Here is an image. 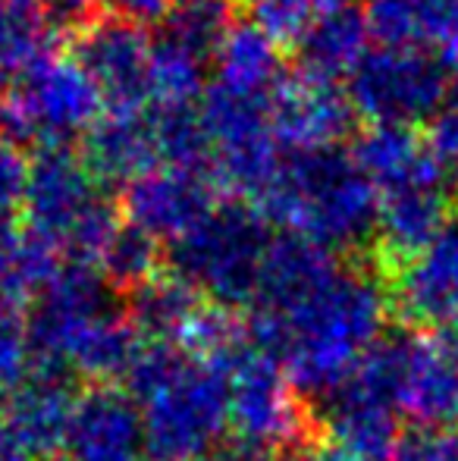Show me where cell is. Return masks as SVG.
Wrapping results in <instances>:
<instances>
[{
  "instance_id": "cell-1",
  "label": "cell",
  "mask_w": 458,
  "mask_h": 461,
  "mask_svg": "<svg viewBox=\"0 0 458 461\" xmlns=\"http://www.w3.org/2000/svg\"><path fill=\"white\" fill-rule=\"evenodd\" d=\"M264 211L320 249H352L377 232V188L346 148L283 151Z\"/></svg>"
},
{
  "instance_id": "cell-2",
  "label": "cell",
  "mask_w": 458,
  "mask_h": 461,
  "mask_svg": "<svg viewBox=\"0 0 458 461\" xmlns=\"http://www.w3.org/2000/svg\"><path fill=\"white\" fill-rule=\"evenodd\" d=\"M29 236L73 261L101 255L113 239L116 204L76 148H41L29 158L22 194Z\"/></svg>"
},
{
  "instance_id": "cell-3",
  "label": "cell",
  "mask_w": 458,
  "mask_h": 461,
  "mask_svg": "<svg viewBox=\"0 0 458 461\" xmlns=\"http://www.w3.org/2000/svg\"><path fill=\"white\" fill-rule=\"evenodd\" d=\"M101 113V95L79 60L50 50L19 69L10 79V92L0 97V129L16 145H35V151L73 148Z\"/></svg>"
},
{
  "instance_id": "cell-4",
  "label": "cell",
  "mask_w": 458,
  "mask_h": 461,
  "mask_svg": "<svg viewBox=\"0 0 458 461\" xmlns=\"http://www.w3.org/2000/svg\"><path fill=\"white\" fill-rule=\"evenodd\" d=\"M270 242L274 239L261 211H255L248 201H223L173 242L170 258L183 283L238 302L257 292Z\"/></svg>"
},
{
  "instance_id": "cell-5",
  "label": "cell",
  "mask_w": 458,
  "mask_h": 461,
  "mask_svg": "<svg viewBox=\"0 0 458 461\" xmlns=\"http://www.w3.org/2000/svg\"><path fill=\"white\" fill-rule=\"evenodd\" d=\"M276 314L286 321L289 355L311 374V367L343 365L348 355L367 339L380 314L373 283L358 270H339L333 264L305 295Z\"/></svg>"
},
{
  "instance_id": "cell-6",
  "label": "cell",
  "mask_w": 458,
  "mask_h": 461,
  "mask_svg": "<svg viewBox=\"0 0 458 461\" xmlns=\"http://www.w3.org/2000/svg\"><path fill=\"white\" fill-rule=\"evenodd\" d=\"M446 63L430 50L373 44L343 88L355 116L367 126L415 129L446 107L453 82Z\"/></svg>"
},
{
  "instance_id": "cell-7",
  "label": "cell",
  "mask_w": 458,
  "mask_h": 461,
  "mask_svg": "<svg viewBox=\"0 0 458 461\" xmlns=\"http://www.w3.org/2000/svg\"><path fill=\"white\" fill-rule=\"evenodd\" d=\"M198 113L214 148V179L261 198L283 160V148L270 129V97L236 92L211 79Z\"/></svg>"
},
{
  "instance_id": "cell-8",
  "label": "cell",
  "mask_w": 458,
  "mask_h": 461,
  "mask_svg": "<svg viewBox=\"0 0 458 461\" xmlns=\"http://www.w3.org/2000/svg\"><path fill=\"white\" fill-rule=\"evenodd\" d=\"M151 44L148 29L104 16L76 41V60L98 88L107 113H145L151 107Z\"/></svg>"
},
{
  "instance_id": "cell-9",
  "label": "cell",
  "mask_w": 458,
  "mask_h": 461,
  "mask_svg": "<svg viewBox=\"0 0 458 461\" xmlns=\"http://www.w3.org/2000/svg\"><path fill=\"white\" fill-rule=\"evenodd\" d=\"M355 110L346 88L301 73H286L270 97V129L283 151L343 148L355 129Z\"/></svg>"
},
{
  "instance_id": "cell-10",
  "label": "cell",
  "mask_w": 458,
  "mask_h": 461,
  "mask_svg": "<svg viewBox=\"0 0 458 461\" xmlns=\"http://www.w3.org/2000/svg\"><path fill=\"white\" fill-rule=\"evenodd\" d=\"M214 204V179L173 167H154L151 173L122 188V211L129 226L151 236L154 242L164 236L176 242Z\"/></svg>"
},
{
  "instance_id": "cell-11",
  "label": "cell",
  "mask_w": 458,
  "mask_h": 461,
  "mask_svg": "<svg viewBox=\"0 0 458 461\" xmlns=\"http://www.w3.org/2000/svg\"><path fill=\"white\" fill-rule=\"evenodd\" d=\"M154 411L148 420V443L164 458H185L211 443L220 424L223 399L217 380L198 374H176L154 389Z\"/></svg>"
},
{
  "instance_id": "cell-12",
  "label": "cell",
  "mask_w": 458,
  "mask_h": 461,
  "mask_svg": "<svg viewBox=\"0 0 458 461\" xmlns=\"http://www.w3.org/2000/svg\"><path fill=\"white\" fill-rule=\"evenodd\" d=\"M377 201L380 242L396 261L411 264L453 217L449 213V170L386 188L377 194Z\"/></svg>"
},
{
  "instance_id": "cell-13",
  "label": "cell",
  "mask_w": 458,
  "mask_h": 461,
  "mask_svg": "<svg viewBox=\"0 0 458 461\" xmlns=\"http://www.w3.org/2000/svg\"><path fill=\"white\" fill-rule=\"evenodd\" d=\"M361 10L377 44L458 60V0H367Z\"/></svg>"
},
{
  "instance_id": "cell-14",
  "label": "cell",
  "mask_w": 458,
  "mask_h": 461,
  "mask_svg": "<svg viewBox=\"0 0 458 461\" xmlns=\"http://www.w3.org/2000/svg\"><path fill=\"white\" fill-rule=\"evenodd\" d=\"M82 160L101 185H132L157 167L151 113H101L82 139Z\"/></svg>"
},
{
  "instance_id": "cell-15",
  "label": "cell",
  "mask_w": 458,
  "mask_h": 461,
  "mask_svg": "<svg viewBox=\"0 0 458 461\" xmlns=\"http://www.w3.org/2000/svg\"><path fill=\"white\" fill-rule=\"evenodd\" d=\"M367 50H371V29L364 10L355 4L327 6L314 16L311 29L295 48L299 60L295 73L343 86Z\"/></svg>"
},
{
  "instance_id": "cell-16",
  "label": "cell",
  "mask_w": 458,
  "mask_h": 461,
  "mask_svg": "<svg viewBox=\"0 0 458 461\" xmlns=\"http://www.w3.org/2000/svg\"><path fill=\"white\" fill-rule=\"evenodd\" d=\"M352 158L358 160L377 194L446 170V164L427 148V139L418 129L405 126H367L355 139Z\"/></svg>"
},
{
  "instance_id": "cell-17",
  "label": "cell",
  "mask_w": 458,
  "mask_h": 461,
  "mask_svg": "<svg viewBox=\"0 0 458 461\" xmlns=\"http://www.w3.org/2000/svg\"><path fill=\"white\" fill-rule=\"evenodd\" d=\"M63 439L73 461H139L145 433L132 408L104 393L76 408Z\"/></svg>"
},
{
  "instance_id": "cell-18",
  "label": "cell",
  "mask_w": 458,
  "mask_h": 461,
  "mask_svg": "<svg viewBox=\"0 0 458 461\" xmlns=\"http://www.w3.org/2000/svg\"><path fill=\"white\" fill-rule=\"evenodd\" d=\"M402 298L418 317H449L458 311V213L411 261L402 279Z\"/></svg>"
},
{
  "instance_id": "cell-19",
  "label": "cell",
  "mask_w": 458,
  "mask_h": 461,
  "mask_svg": "<svg viewBox=\"0 0 458 461\" xmlns=\"http://www.w3.org/2000/svg\"><path fill=\"white\" fill-rule=\"evenodd\" d=\"M76 408L69 405V389L60 374L38 370L16 383L10 395V427L31 452L48 449L57 439L67 437L69 418Z\"/></svg>"
},
{
  "instance_id": "cell-20",
  "label": "cell",
  "mask_w": 458,
  "mask_h": 461,
  "mask_svg": "<svg viewBox=\"0 0 458 461\" xmlns=\"http://www.w3.org/2000/svg\"><path fill=\"white\" fill-rule=\"evenodd\" d=\"M283 79H286L283 50L270 44L257 29H251L248 23L232 25L214 57V82L245 95L274 97Z\"/></svg>"
},
{
  "instance_id": "cell-21",
  "label": "cell",
  "mask_w": 458,
  "mask_h": 461,
  "mask_svg": "<svg viewBox=\"0 0 458 461\" xmlns=\"http://www.w3.org/2000/svg\"><path fill=\"white\" fill-rule=\"evenodd\" d=\"M151 129L157 141V158L164 167L214 179V148L198 113V104H176V107H154Z\"/></svg>"
},
{
  "instance_id": "cell-22",
  "label": "cell",
  "mask_w": 458,
  "mask_h": 461,
  "mask_svg": "<svg viewBox=\"0 0 458 461\" xmlns=\"http://www.w3.org/2000/svg\"><path fill=\"white\" fill-rule=\"evenodd\" d=\"M242 16V0H173L160 35L204 57L214 67L223 38Z\"/></svg>"
},
{
  "instance_id": "cell-23",
  "label": "cell",
  "mask_w": 458,
  "mask_h": 461,
  "mask_svg": "<svg viewBox=\"0 0 458 461\" xmlns=\"http://www.w3.org/2000/svg\"><path fill=\"white\" fill-rule=\"evenodd\" d=\"M54 276V251L31 236L0 245V323H16V314Z\"/></svg>"
},
{
  "instance_id": "cell-24",
  "label": "cell",
  "mask_w": 458,
  "mask_h": 461,
  "mask_svg": "<svg viewBox=\"0 0 458 461\" xmlns=\"http://www.w3.org/2000/svg\"><path fill=\"white\" fill-rule=\"evenodd\" d=\"M402 389L424 418H458V352L453 346L421 358L415 352Z\"/></svg>"
},
{
  "instance_id": "cell-25",
  "label": "cell",
  "mask_w": 458,
  "mask_h": 461,
  "mask_svg": "<svg viewBox=\"0 0 458 461\" xmlns=\"http://www.w3.org/2000/svg\"><path fill=\"white\" fill-rule=\"evenodd\" d=\"M48 32L38 0H0V79L16 76L44 54Z\"/></svg>"
},
{
  "instance_id": "cell-26",
  "label": "cell",
  "mask_w": 458,
  "mask_h": 461,
  "mask_svg": "<svg viewBox=\"0 0 458 461\" xmlns=\"http://www.w3.org/2000/svg\"><path fill=\"white\" fill-rule=\"evenodd\" d=\"M245 23L280 50H295L320 6L314 0H242Z\"/></svg>"
},
{
  "instance_id": "cell-27",
  "label": "cell",
  "mask_w": 458,
  "mask_h": 461,
  "mask_svg": "<svg viewBox=\"0 0 458 461\" xmlns=\"http://www.w3.org/2000/svg\"><path fill=\"white\" fill-rule=\"evenodd\" d=\"M101 258L107 261V274L113 279L141 283L151 274L154 261H157V242L141 230H135V226H120L111 242H107V249L101 251Z\"/></svg>"
},
{
  "instance_id": "cell-28",
  "label": "cell",
  "mask_w": 458,
  "mask_h": 461,
  "mask_svg": "<svg viewBox=\"0 0 458 461\" xmlns=\"http://www.w3.org/2000/svg\"><path fill=\"white\" fill-rule=\"evenodd\" d=\"M48 38L79 41L104 19V0H38Z\"/></svg>"
},
{
  "instance_id": "cell-29",
  "label": "cell",
  "mask_w": 458,
  "mask_h": 461,
  "mask_svg": "<svg viewBox=\"0 0 458 461\" xmlns=\"http://www.w3.org/2000/svg\"><path fill=\"white\" fill-rule=\"evenodd\" d=\"M25 367V342L13 323H0V402L6 389H16Z\"/></svg>"
},
{
  "instance_id": "cell-30",
  "label": "cell",
  "mask_w": 458,
  "mask_h": 461,
  "mask_svg": "<svg viewBox=\"0 0 458 461\" xmlns=\"http://www.w3.org/2000/svg\"><path fill=\"white\" fill-rule=\"evenodd\" d=\"M173 0H104V6L111 10V16L126 19V23H135L141 29L154 23H164L166 13H170Z\"/></svg>"
},
{
  "instance_id": "cell-31",
  "label": "cell",
  "mask_w": 458,
  "mask_h": 461,
  "mask_svg": "<svg viewBox=\"0 0 458 461\" xmlns=\"http://www.w3.org/2000/svg\"><path fill=\"white\" fill-rule=\"evenodd\" d=\"M399 461H458L455 437H421L402 449Z\"/></svg>"
},
{
  "instance_id": "cell-32",
  "label": "cell",
  "mask_w": 458,
  "mask_h": 461,
  "mask_svg": "<svg viewBox=\"0 0 458 461\" xmlns=\"http://www.w3.org/2000/svg\"><path fill=\"white\" fill-rule=\"evenodd\" d=\"M446 107L458 110V69H453V82H449V101Z\"/></svg>"
},
{
  "instance_id": "cell-33",
  "label": "cell",
  "mask_w": 458,
  "mask_h": 461,
  "mask_svg": "<svg viewBox=\"0 0 458 461\" xmlns=\"http://www.w3.org/2000/svg\"><path fill=\"white\" fill-rule=\"evenodd\" d=\"M314 4L320 6V10H327V6H339V4H352V0H314Z\"/></svg>"
},
{
  "instance_id": "cell-34",
  "label": "cell",
  "mask_w": 458,
  "mask_h": 461,
  "mask_svg": "<svg viewBox=\"0 0 458 461\" xmlns=\"http://www.w3.org/2000/svg\"><path fill=\"white\" fill-rule=\"evenodd\" d=\"M455 185H458V173H455Z\"/></svg>"
}]
</instances>
